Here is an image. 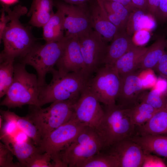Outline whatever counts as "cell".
<instances>
[{"mask_svg":"<svg viewBox=\"0 0 167 167\" xmlns=\"http://www.w3.org/2000/svg\"><path fill=\"white\" fill-rule=\"evenodd\" d=\"M14 155L3 143L0 142V167H19V163L13 161Z\"/></svg>","mask_w":167,"mask_h":167,"instance_id":"obj_32","label":"cell"},{"mask_svg":"<svg viewBox=\"0 0 167 167\" xmlns=\"http://www.w3.org/2000/svg\"><path fill=\"white\" fill-rule=\"evenodd\" d=\"M130 138L141 147L144 153L163 157L167 161V135L135 134Z\"/></svg>","mask_w":167,"mask_h":167,"instance_id":"obj_20","label":"cell"},{"mask_svg":"<svg viewBox=\"0 0 167 167\" xmlns=\"http://www.w3.org/2000/svg\"><path fill=\"white\" fill-rule=\"evenodd\" d=\"M140 71L138 70L120 77V90L116 100L117 105L130 109L140 102L145 91L139 77Z\"/></svg>","mask_w":167,"mask_h":167,"instance_id":"obj_14","label":"cell"},{"mask_svg":"<svg viewBox=\"0 0 167 167\" xmlns=\"http://www.w3.org/2000/svg\"><path fill=\"white\" fill-rule=\"evenodd\" d=\"M136 134L167 135V105L157 110L144 124L136 127Z\"/></svg>","mask_w":167,"mask_h":167,"instance_id":"obj_23","label":"cell"},{"mask_svg":"<svg viewBox=\"0 0 167 167\" xmlns=\"http://www.w3.org/2000/svg\"><path fill=\"white\" fill-rule=\"evenodd\" d=\"M3 119V118L0 115V129H1V128H2V125H3V123H2Z\"/></svg>","mask_w":167,"mask_h":167,"instance_id":"obj_45","label":"cell"},{"mask_svg":"<svg viewBox=\"0 0 167 167\" xmlns=\"http://www.w3.org/2000/svg\"><path fill=\"white\" fill-rule=\"evenodd\" d=\"M0 1L2 4L9 6L16 3L18 0H0Z\"/></svg>","mask_w":167,"mask_h":167,"instance_id":"obj_44","label":"cell"},{"mask_svg":"<svg viewBox=\"0 0 167 167\" xmlns=\"http://www.w3.org/2000/svg\"><path fill=\"white\" fill-rule=\"evenodd\" d=\"M50 73L52 75L50 83L40 87L37 106L41 107L58 101H77L88 81L82 72H71L60 76L54 68Z\"/></svg>","mask_w":167,"mask_h":167,"instance_id":"obj_2","label":"cell"},{"mask_svg":"<svg viewBox=\"0 0 167 167\" xmlns=\"http://www.w3.org/2000/svg\"><path fill=\"white\" fill-rule=\"evenodd\" d=\"M69 39L65 36L63 39L58 41L45 42L44 45L35 44L21 58V62L32 66L36 70L40 87L47 84L46 74L54 69V66L62 55Z\"/></svg>","mask_w":167,"mask_h":167,"instance_id":"obj_7","label":"cell"},{"mask_svg":"<svg viewBox=\"0 0 167 167\" xmlns=\"http://www.w3.org/2000/svg\"><path fill=\"white\" fill-rule=\"evenodd\" d=\"M105 148L104 141L96 128L86 126L59 155L65 167H80L85 160Z\"/></svg>","mask_w":167,"mask_h":167,"instance_id":"obj_6","label":"cell"},{"mask_svg":"<svg viewBox=\"0 0 167 167\" xmlns=\"http://www.w3.org/2000/svg\"><path fill=\"white\" fill-rule=\"evenodd\" d=\"M153 70L151 69L141 70L139 77L144 89L153 88L156 84L157 78Z\"/></svg>","mask_w":167,"mask_h":167,"instance_id":"obj_34","label":"cell"},{"mask_svg":"<svg viewBox=\"0 0 167 167\" xmlns=\"http://www.w3.org/2000/svg\"><path fill=\"white\" fill-rule=\"evenodd\" d=\"M80 167H119V164L114 156L102 150L85 160Z\"/></svg>","mask_w":167,"mask_h":167,"instance_id":"obj_30","label":"cell"},{"mask_svg":"<svg viewBox=\"0 0 167 167\" xmlns=\"http://www.w3.org/2000/svg\"><path fill=\"white\" fill-rule=\"evenodd\" d=\"M55 0H33L28 15H31L29 24L42 27L54 14Z\"/></svg>","mask_w":167,"mask_h":167,"instance_id":"obj_22","label":"cell"},{"mask_svg":"<svg viewBox=\"0 0 167 167\" xmlns=\"http://www.w3.org/2000/svg\"><path fill=\"white\" fill-rule=\"evenodd\" d=\"M56 65L60 76L71 72H82L84 60L77 36L69 39Z\"/></svg>","mask_w":167,"mask_h":167,"instance_id":"obj_15","label":"cell"},{"mask_svg":"<svg viewBox=\"0 0 167 167\" xmlns=\"http://www.w3.org/2000/svg\"><path fill=\"white\" fill-rule=\"evenodd\" d=\"M0 139L16 156L21 167H26L30 160L35 155L41 153L38 146L28 140L18 142L14 135H8L0 137Z\"/></svg>","mask_w":167,"mask_h":167,"instance_id":"obj_18","label":"cell"},{"mask_svg":"<svg viewBox=\"0 0 167 167\" xmlns=\"http://www.w3.org/2000/svg\"><path fill=\"white\" fill-rule=\"evenodd\" d=\"M87 81L86 86L104 106L115 105L121 84L117 73L111 66L103 65Z\"/></svg>","mask_w":167,"mask_h":167,"instance_id":"obj_8","label":"cell"},{"mask_svg":"<svg viewBox=\"0 0 167 167\" xmlns=\"http://www.w3.org/2000/svg\"><path fill=\"white\" fill-rule=\"evenodd\" d=\"M51 160V156L49 153H38L30 160L26 167H53Z\"/></svg>","mask_w":167,"mask_h":167,"instance_id":"obj_33","label":"cell"},{"mask_svg":"<svg viewBox=\"0 0 167 167\" xmlns=\"http://www.w3.org/2000/svg\"><path fill=\"white\" fill-rule=\"evenodd\" d=\"M160 0H147L148 11L156 19Z\"/></svg>","mask_w":167,"mask_h":167,"instance_id":"obj_39","label":"cell"},{"mask_svg":"<svg viewBox=\"0 0 167 167\" xmlns=\"http://www.w3.org/2000/svg\"><path fill=\"white\" fill-rule=\"evenodd\" d=\"M141 102L146 103L158 110L167 105L166 93L153 88L149 92H145L141 98Z\"/></svg>","mask_w":167,"mask_h":167,"instance_id":"obj_31","label":"cell"},{"mask_svg":"<svg viewBox=\"0 0 167 167\" xmlns=\"http://www.w3.org/2000/svg\"><path fill=\"white\" fill-rule=\"evenodd\" d=\"M75 101L71 99L58 101L45 108L30 105L26 116L36 127L42 139L74 117L73 106Z\"/></svg>","mask_w":167,"mask_h":167,"instance_id":"obj_5","label":"cell"},{"mask_svg":"<svg viewBox=\"0 0 167 167\" xmlns=\"http://www.w3.org/2000/svg\"><path fill=\"white\" fill-rule=\"evenodd\" d=\"M88 3L75 5L58 0L55 1L54 6L64 14L65 36L71 38L92 29Z\"/></svg>","mask_w":167,"mask_h":167,"instance_id":"obj_10","label":"cell"},{"mask_svg":"<svg viewBox=\"0 0 167 167\" xmlns=\"http://www.w3.org/2000/svg\"><path fill=\"white\" fill-rule=\"evenodd\" d=\"M0 114L5 121L15 123L20 130L32 140L35 145H40L42 139L38 129L26 116L21 117L8 110L0 109Z\"/></svg>","mask_w":167,"mask_h":167,"instance_id":"obj_24","label":"cell"},{"mask_svg":"<svg viewBox=\"0 0 167 167\" xmlns=\"http://www.w3.org/2000/svg\"><path fill=\"white\" fill-rule=\"evenodd\" d=\"M148 48L137 46L118 59L111 66L120 77L138 70L140 62Z\"/></svg>","mask_w":167,"mask_h":167,"instance_id":"obj_19","label":"cell"},{"mask_svg":"<svg viewBox=\"0 0 167 167\" xmlns=\"http://www.w3.org/2000/svg\"><path fill=\"white\" fill-rule=\"evenodd\" d=\"M165 161V162H166V165H167V161Z\"/></svg>","mask_w":167,"mask_h":167,"instance_id":"obj_48","label":"cell"},{"mask_svg":"<svg viewBox=\"0 0 167 167\" xmlns=\"http://www.w3.org/2000/svg\"><path fill=\"white\" fill-rule=\"evenodd\" d=\"M136 46L125 29L118 30L108 46L103 65L112 66L118 59Z\"/></svg>","mask_w":167,"mask_h":167,"instance_id":"obj_17","label":"cell"},{"mask_svg":"<svg viewBox=\"0 0 167 167\" xmlns=\"http://www.w3.org/2000/svg\"><path fill=\"white\" fill-rule=\"evenodd\" d=\"M86 126L74 117L43 138L38 146L40 152H47L51 156L58 154L72 143Z\"/></svg>","mask_w":167,"mask_h":167,"instance_id":"obj_11","label":"cell"},{"mask_svg":"<svg viewBox=\"0 0 167 167\" xmlns=\"http://www.w3.org/2000/svg\"><path fill=\"white\" fill-rule=\"evenodd\" d=\"M165 36L161 35L148 48L139 64L138 70L153 69L165 52Z\"/></svg>","mask_w":167,"mask_h":167,"instance_id":"obj_27","label":"cell"},{"mask_svg":"<svg viewBox=\"0 0 167 167\" xmlns=\"http://www.w3.org/2000/svg\"><path fill=\"white\" fill-rule=\"evenodd\" d=\"M166 167L167 165L165 161L158 156L152 154L145 153L142 167Z\"/></svg>","mask_w":167,"mask_h":167,"instance_id":"obj_35","label":"cell"},{"mask_svg":"<svg viewBox=\"0 0 167 167\" xmlns=\"http://www.w3.org/2000/svg\"><path fill=\"white\" fill-rule=\"evenodd\" d=\"M104 110L103 116L96 128L104 141L105 148L136 134V126L128 109L116 104L104 106Z\"/></svg>","mask_w":167,"mask_h":167,"instance_id":"obj_4","label":"cell"},{"mask_svg":"<svg viewBox=\"0 0 167 167\" xmlns=\"http://www.w3.org/2000/svg\"><path fill=\"white\" fill-rule=\"evenodd\" d=\"M156 26V20L148 11L136 8L130 13L125 30L131 36L134 33L142 29L150 31Z\"/></svg>","mask_w":167,"mask_h":167,"instance_id":"obj_21","label":"cell"},{"mask_svg":"<svg viewBox=\"0 0 167 167\" xmlns=\"http://www.w3.org/2000/svg\"><path fill=\"white\" fill-rule=\"evenodd\" d=\"M156 20L162 23L167 22V0H160Z\"/></svg>","mask_w":167,"mask_h":167,"instance_id":"obj_38","label":"cell"},{"mask_svg":"<svg viewBox=\"0 0 167 167\" xmlns=\"http://www.w3.org/2000/svg\"><path fill=\"white\" fill-rule=\"evenodd\" d=\"M119 2L125 6L130 11H131L136 8L132 4L131 0H108Z\"/></svg>","mask_w":167,"mask_h":167,"instance_id":"obj_42","label":"cell"},{"mask_svg":"<svg viewBox=\"0 0 167 167\" xmlns=\"http://www.w3.org/2000/svg\"><path fill=\"white\" fill-rule=\"evenodd\" d=\"M57 9L56 12L42 27L43 38L45 42L58 41L65 37L64 14L60 9Z\"/></svg>","mask_w":167,"mask_h":167,"instance_id":"obj_25","label":"cell"},{"mask_svg":"<svg viewBox=\"0 0 167 167\" xmlns=\"http://www.w3.org/2000/svg\"><path fill=\"white\" fill-rule=\"evenodd\" d=\"M77 36L84 60L82 73L88 81L103 65L108 45L93 29Z\"/></svg>","mask_w":167,"mask_h":167,"instance_id":"obj_9","label":"cell"},{"mask_svg":"<svg viewBox=\"0 0 167 167\" xmlns=\"http://www.w3.org/2000/svg\"><path fill=\"white\" fill-rule=\"evenodd\" d=\"M162 77L167 79V52L165 51L153 69Z\"/></svg>","mask_w":167,"mask_h":167,"instance_id":"obj_37","label":"cell"},{"mask_svg":"<svg viewBox=\"0 0 167 167\" xmlns=\"http://www.w3.org/2000/svg\"><path fill=\"white\" fill-rule=\"evenodd\" d=\"M25 66L21 62L14 64L13 82L1 106L9 109L25 105L37 106L40 88L37 76L28 72Z\"/></svg>","mask_w":167,"mask_h":167,"instance_id":"obj_3","label":"cell"},{"mask_svg":"<svg viewBox=\"0 0 167 167\" xmlns=\"http://www.w3.org/2000/svg\"><path fill=\"white\" fill-rule=\"evenodd\" d=\"M100 103L86 86L78 100L74 104L75 118L85 126L96 128L104 113Z\"/></svg>","mask_w":167,"mask_h":167,"instance_id":"obj_12","label":"cell"},{"mask_svg":"<svg viewBox=\"0 0 167 167\" xmlns=\"http://www.w3.org/2000/svg\"><path fill=\"white\" fill-rule=\"evenodd\" d=\"M128 109L132 121L136 127L146 123L157 110L147 103L141 102Z\"/></svg>","mask_w":167,"mask_h":167,"instance_id":"obj_28","label":"cell"},{"mask_svg":"<svg viewBox=\"0 0 167 167\" xmlns=\"http://www.w3.org/2000/svg\"><path fill=\"white\" fill-rule=\"evenodd\" d=\"M14 62L0 60V97L5 96L13 82Z\"/></svg>","mask_w":167,"mask_h":167,"instance_id":"obj_29","label":"cell"},{"mask_svg":"<svg viewBox=\"0 0 167 167\" xmlns=\"http://www.w3.org/2000/svg\"><path fill=\"white\" fill-rule=\"evenodd\" d=\"M2 6L10 20L0 37L3 44L0 60L15 61L17 58L24 57L36 43L30 31L19 21L20 17L27 13V8L18 5L11 10L9 6Z\"/></svg>","mask_w":167,"mask_h":167,"instance_id":"obj_1","label":"cell"},{"mask_svg":"<svg viewBox=\"0 0 167 167\" xmlns=\"http://www.w3.org/2000/svg\"><path fill=\"white\" fill-rule=\"evenodd\" d=\"M165 49H167V39H166L165 41Z\"/></svg>","mask_w":167,"mask_h":167,"instance_id":"obj_46","label":"cell"},{"mask_svg":"<svg viewBox=\"0 0 167 167\" xmlns=\"http://www.w3.org/2000/svg\"><path fill=\"white\" fill-rule=\"evenodd\" d=\"M105 153L114 156L119 167H142L145 153L141 147L130 138L105 148Z\"/></svg>","mask_w":167,"mask_h":167,"instance_id":"obj_13","label":"cell"},{"mask_svg":"<svg viewBox=\"0 0 167 167\" xmlns=\"http://www.w3.org/2000/svg\"><path fill=\"white\" fill-rule=\"evenodd\" d=\"M64 2L71 4L81 5L88 3L91 0H63Z\"/></svg>","mask_w":167,"mask_h":167,"instance_id":"obj_43","label":"cell"},{"mask_svg":"<svg viewBox=\"0 0 167 167\" xmlns=\"http://www.w3.org/2000/svg\"><path fill=\"white\" fill-rule=\"evenodd\" d=\"M153 88L162 93H166L167 89V81L166 79L161 77L158 78L156 84Z\"/></svg>","mask_w":167,"mask_h":167,"instance_id":"obj_40","label":"cell"},{"mask_svg":"<svg viewBox=\"0 0 167 167\" xmlns=\"http://www.w3.org/2000/svg\"><path fill=\"white\" fill-rule=\"evenodd\" d=\"M131 1L135 8L148 11L147 0H131Z\"/></svg>","mask_w":167,"mask_h":167,"instance_id":"obj_41","label":"cell"},{"mask_svg":"<svg viewBox=\"0 0 167 167\" xmlns=\"http://www.w3.org/2000/svg\"><path fill=\"white\" fill-rule=\"evenodd\" d=\"M100 0L109 21L117 29L124 28L131 11L119 2L108 0Z\"/></svg>","mask_w":167,"mask_h":167,"instance_id":"obj_26","label":"cell"},{"mask_svg":"<svg viewBox=\"0 0 167 167\" xmlns=\"http://www.w3.org/2000/svg\"><path fill=\"white\" fill-rule=\"evenodd\" d=\"M166 99H167V89L166 92Z\"/></svg>","mask_w":167,"mask_h":167,"instance_id":"obj_47","label":"cell"},{"mask_svg":"<svg viewBox=\"0 0 167 167\" xmlns=\"http://www.w3.org/2000/svg\"><path fill=\"white\" fill-rule=\"evenodd\" d=\"M150 37L151 35L149 31L142 29L134 33L132 40L137 46H143L148 42Z\"/></svg>","mask_w":167,"mask_h":167,"instance_id":"obj_36","label":"cell"},{"mask_svg":"<svg viewBox=\"0 0 167 167\" xmlns=\"http://www.w3.org/2000/svg\"><path fill=\"white\" fill-rule=\"evenodd\" d=\"M92 29L107 43L112 40L118 29L109 20L100 0L88 2Z\"/></svg>","mask_w":167,"mask_h":167,"instance_id":"obj_16","label":"cell"}]
</instances>
